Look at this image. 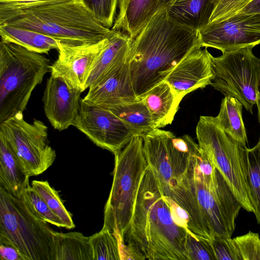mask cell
Here are the masks:
<instances>
[{"mask_svg":"<svg viewBox=\"0 0 260 260\" xmlns=\"http://www.w3.org/2000/svg\"><path fill=\"white\" fill-rule=\"evenodd\" d=\"M197 46L198 30L175 21L161 8L132 41L129 63L137 98L165 81Z\"/></svg>","mask_w":260,"mask_h":260,"instance_id":"1","label":"cell"},{"mask_svg":"<svg viewBox=\"0 0 260 260\" xmlns=\"http://www.w3.org/2000/svg\"><path fill=\"white\" fill-rule=\"evenodd\" d=\"M187 232L174 221L170 205L149 166L140 185L124 242L143 259L188 260Z\"/></svg>","mask_w":260,"mask_h":260,"instance_id":"2","label":"cell"},{"mask_svg":"<svg viewBox=\"0 0 260 260\" xmlns=\"http://www.w3.org/2000/svg\"><path fill=\"white\" fill-rule=\"evenodd\" d=\"M148 164L153 171L164 196L189 215L194 236L211 240L213 236L198 203L194 183L195 151L198 145L189 136V150L183 152L174 145V134L160 128L143 135Z\"/></svg>","mask_w":260,"mask_h":260,"instance_id":"3","label":"cell"},{"mask_svg":"<svg viewBox=\"0 0 260 260\" xmlns=\"http://www.w3.org/2000/svg\"><path fill=\"white\" fill-rule=\"evenodd\" d=\"M6 23L38 31L70 45L99 42L111 29L99 22L79 0L30 9Z\"/></svg>","mask_w":260,"mask_h":260,"instance_id":"4","label":"cell"},{"mask_svg":"<svg viewBox=\"0 0 260 260\" xmlns=\"http://www.w3.org/2000/svg\"><path fill=\"white\" fill-rule=\"evenodd\" d=\"M50 66V60L42 54L1 41L0 122L23 113Z\"/></svg>","mask_w":260,"mask_h":260,"instance_id":"5","label":"cell"},{"mask_svg":"<svg viewBox=\"0 0 260 260\" xmlns=\"http://www.w3.org/2000/svg\"><path fill=\"white\" fill-rule=\"evenodd\" d=\"M113 182L104 212V224L123 239L132 220L143 177L149 167L141 135L135 136L114 154Z\"/></svg>","mask_w":260,"mask_h":260,"instance_id":"6","label":"cell"},{"mask_svg":"<svg viewBox=\"0 0 260 260\" xmlns=\"http://www.w3.org/2000/svg\"><path fill=\"white\" fill-rule=\"evenodd\" d=\"M53 231L25 201L0 186V243L10 245L23 260H53Z\"/></svg>","mask_w":260,"mask_h":260,"instance_id":"7","label":"cell"},{"mask_svg":"<svg viewBox=\"0 0 260 260\" xmlns=\"http://www.w3.org/2000/svg\"><path fill=\"white\" fill-rule=\"evenodd\" d=\"M196 133L200 148L219 172L242 208L253 212L248 183L246 145L225 132L216 117L201 116Z\"/></svg>","mask_w":260,"mask_h":260,"instance_id":"8","label":"cell"},{"mask_svg":"<svg viewBox=\"0 0 260 260\" xmlns=\"http://www.w3.org/2000/svg\"><path fill=\"white\" fill-rule=\"evenodd\" d=\"M252 47L222 52L211 56L214 77L210 85L225 96L238 100L252 114L253 107L260 99V59Z\"/></svg>","mask_w":260,"mask_h":260,"instance_id":"9","label":"cell"},{"mask_svg":"<svg viewBox=\"0 0 260 260\" xmlns=\"http://www.w3.org/2000/svg\"><path fill=\"white\" fill-rule=\"evenodd\" d=\"M0 133L29 177L42 174L53 164L56 152L49 145L48 127L43 121L34 119L28 123L20 112L0 122Z\"/></svg>","mask_w":260,"mask_h":260,"instance_id":"10","label":"cell"},{"mask_svg":"<svg viewBox=\"0 0 260 260\" xmlns=\"http://www.w3.org/2000/svg\"><path fill=\"white\" fill-rule=\"evenodd\" d=\"M217 174L218 184L214 186L206 182L194 169L196 196L213 238L231 237L242 206L218 170Z\"/></svg>","mask_w":260,"mask_h":260,"instance_id":"11","label":"cell"},{"mask_svg":"<svg viewBox=\"0 0 260 260\" xmlns=\"http://www.w3.org/2000/svg\"><path fill=\"white\" fill-rule=\"evenodd\" d=\"M73 126L96 145L114 154L137 135L110 110L87 104L82 99Z\"/></svg>","mask_w":260,"mask_h":260,"instance_id":"12","label":"cell"},{"mask_svg":"<svg viewBox=\"0 0 260 260\" xmlns=\"http://www.w3.org/2000/svg\"><path fill=\"white\" fill-rule=\"evenodd\" d=\"M199 44L222 52L254 47L260 44V14L238 13L198 30Z\"/></svg>","mask_w":260,"mask_h":260,"instance_id":"13","label":"cell"},{"mask_svg":"<svg viewBox=\"0 0 260 260\" xmlns=\"http://www.w3.org/2000/svg\"><path fill=\"white\" fill-rule=\"evenodd\" d=\"M107 42V36L95 43L70 45L58 42V56L50 66L51 75L61 78L82 92L92 68Z\"/></svg>","mask_w":260,"mask_h":260,"instance_id":"14","label":"cell"},{"mask_svg":"<svg viewBox=\"0 0 260 260\" xmlns=\"http://www.w3.org/2000/svg\"><path fill=\"white\" fill-rule=\"evenodd\" d=\"M82 92L60 77L51 75L47 79L42 100L46 116L54 129L61 131L74 125Z\"/></svg>","mask_w":260,"mask_h":260,"instance_id":"15","label":"cell"},{"mask_svg":"<svg viewBox=\"0 0 260 260\" xmlns=\"http://www.w3.org/2000/svg\"><path fill=\"white\" fill-rule=\"evenodd\" d=\"M194 48L176 66L166 80L180 98L211 84L214 77L212 55L205 48Z\"/></svg>","mask_w":260,"mask_h":260,"instance_id":"16","label":"cell"},{"mask_svg":"<svg viewBox=\"0 0 260 260\" xmlns=\"http://www.w3.org/2000/svg\"><path fill=\"white\" fill-rule=\"evenodd\" d=\"M131 75L129 58L105 79L89 88L82 99L85 103L107 108L137 100Z\"/></svg>","mask_w":260,"mask_h":260,"instance_id":"17","label":"cell"},{"mask_svg":"<svg viewBox=\"0 0 260 260\" xmlns=\"http://www.w3.org/2000/svg\"><path fill=\"white\" fill-rule=\"evenodd\" d=\"M132 41L126 34L110 29L107 43L90 72L86 89L100 83L128 60Z\"/></svg>","mask_w":260,"mask_h":260,"instance_id":"18","label":"cell"},{"mask_svg":"<svg viewBox=\"0 0 260 260\" xmlns=\"http://www.w3.org/2000/svg\"><path fill=\"white\" fill-rule=\"evenodd\" d=\"M165 6V0H119L118 13L111 29L133 40Z\"/></svg>","mask_w":260,"mask_h":260,"instance_id":"19","label":"cell"},{"mask_svg":"<svg viewBox=\"0 0 260 260\" xmlns=\"http://www.w3.org/2000/svg\"><path fill=\"white\" fill-rule=\"evenodd\" d=\"M139 99L148 108L154 128L172 123L182 100L166 81L156 85Z\"/></svg>","mask_w":260,"mask_h":260,"instance_id":"20","label":"cell"},{"mask_svg":"<svg viewBox=\"0 0 260 260\" xmlns=\"http://www.w3.org/2000/svg\"><path fill=\"white\" fill-rule=\"evenodd\" d=\"M29 178L14 151L0 133V186L19 197L29 184Z\"/></svg>","mask_w":260,"mask_h":260,"instance_id":"21","label":"cell"},{"mask_svg":"<svg viewBox=\"0 0 260 260\" xmlns=\"http://www.w3.org/2000/svg\"><path fill=\"white\" fill-rule=\"evenodd\" d=\"M214 0H173L165 6L170 17L178 23L199 30L207 26Z\"/></svg>","mask_w":260,"mask_h":260,"instance_id":"22","label":"cell"},{"mask_svg":"<svg viewBox=\"0 0 260 260\" xmlns=\"http://www.w3.org/2000/svg\"><path fill=\"white\" fill-rule=\"evenodd\" d=\"M1 40L19 45L30 51L48 54L52 49H58L59 41L43 34L11 25L0 24Z\"/></svg>","mask_w":260,"mask_h":260,"instance_id":"23","label":"cell"},{"mask_svg":"<svg viewBox=\"0 0 260 260\" xmlns=\"http://www.w3.org/2000/svg\"><path fill=\"white\" fill-rule=\"evenodd\" d=\"M53 260H93L89 237L77 232L54 231Z\"/></svg>","mask_w":260,"mask_h":260,"instance_id":"24","label":"cell"},{"mask_svg":"<svg viewBox=\"0 0 260 260\" xmlns=\"http://www.w3.org/2000/svg\"><path fill=\"white\" fill-rule=\"evenodd\" d=\"M105 109L113 112L137 135L142 136L154 129L150 113L140 99Z\"/></svg>","mask_w":260,"mask_h":260,"instance_id":"25","label":"cell"},{"mask_svg":"<svg viewBox=\"0 0 260 260\" xmlns=\"http://www.w3.org/2000/svg\"><path fill=\"white\" fill-rule=\"evenodd\" d=\"M242 108L243 105L236 98L225 96L216 118L225 132L246 145L248 139L242 118Z\"/></svg>","mask_w":260,"mask_h":260,"instance_id":"26","label":"cell"},{"mask_svg":"<svg viewBox=\"0 0 260 260\" xmlns=\"http://www.w3.org/2000/svg\"><path fill=\"white\" fill-rule=\"evenodd\" d=\"M93 260H121L122 242L118 237L109 229L102 230L89 237Z\"/></svg>","mask_w":260,"mask_h":260,"instance_id":"27","label":"cell"},{"mask_svg":"<svg viewBox=\"0 0 260 260\" xmlns=\"http://www.w3.org/2000/svg\"><path fill=\"white\" fill-rule=\"evenodd\" d=\"M31 186L42 197L50 210L59 218L63 228L69 230L75 228L72 215L64 206L58 191L51 186L46 180H33Z\"/></svg>","mask_w":260,"mask_h":260,"instance_id":"28","label":"cell"},{"mask_svg":"<svg viewBox=\"0 0 260 260\" xmlns=\"http://www.w3.org/2000/svg\"><path fill=\"white\" fill-rule=\"evenodd\" d=\"M247 178L253 213L260 224V139L252 148H248Z\"/></svg>","mask_w":260,"mask_h":260,"instance_id":"29","label":"cell"},{"mask_svg":"<svg viewBox=\"0 0 260 260\" xmlns=\"http://www.w3.org/2000/svg\"><path fill=\"white\" fill-rule=\"evenodd\" d=\"M86 10L104 26L112 28L119 0H79Z\"/></svg>","mask_w":260,"mask_h":260,"instance_id":"30","label":"cell"},{"mask_svg":"<svg viewBox=\"0 0 260 260\" xmlns=\"http://www.w3.org/2000/svg\"><path fill=\"white\" fill-rule=\"evenodd\" d=\"M66 1L0 0V24L16 18L25 10Z\"/></svg>","mask_w":260,"mask_h":260,"instance_id":"31","label":"cell"},{"mask_svg":"<svg viewBox=\"0 0 260 260\" xmlns=\"http://www.w3.org/2000/svg\"><path fill=\"white\" fill-rule=\"evenodd\" d=\"M24 199L32 212L48 223L63 228L59 218L49 208L42 197L29 184L22 193Z\"/></svg>","mask_w":260,"mask_h":260,"instance_id":"32","label":"cell"},{"mask_svg":"<svg viewBox=\"0 0 260 260\" xmlns=\"http://www.w3.org/2000/svg\"><path fill=\"white\" fill-rule=\"evenodd\" d=\"M185 247L188 260H216L211 240L198 238L188 232Z\"/></svg>","mask_w":260,"mask_h":260,"instance_id":"33","label":"cell"},{"mask_svg":"<svg viewBox=\"0 0 260 260\" xmlns=\"http://www.w3.org/2000/svg\"><path fill=\"white\" fill-rule=\"evenodd\" d=\"M233 239L241 260H260V238L257 233L249 231Z\"/></svg>","mask_w":260,"mask_h":260,"instance_id":"34","label":"cell"},{"mask_svg":"<svg viewBox=\"0 0 260 260\" xmlns=\"http://www.w3.org/2000/svg\"><path fill=\"white\" fill-rule=\"evenodd\" d=\"M253 0H214L209 23L223 20L238 13Z\"/></svg>","mask_w":260,"mask_h":260,"instance_id":"35","label":"cell"},{"mask_svg":"<svg viewBox=\"0 0 260 260\" xmlns=\"http://www.w3.org/2000/svg\"><path fill=\"white\" fill-rule=\"evenodd\" d=\"M216 260H241L239 251L233 239L215 237L211 240Z\"/></svg>","mask_w":260,"mask_h":260,"instance_id":"36","label":"cell"},{"mask_svg":"<svg viewBox=\"0 0 260 260\" xmlns=\"http://www.w3.org/2000/svg\"><path fill=\"white\" fill-rule=\"evenodd\" d=\"M166 198L170 205L174 221L178 225L185 228L188 232L194 236V228L187 212L171 199L167 197Z\"/></svg>","mask_w":260,"mask_h":260,"instance_id":"37","label":"cell"},{"mask_svg":"<svg viewBox=\"0 0 260 260\" xmlns=\"http://www.w3.org/2000/svg\"><path fill=\"white\" fill-rule=\"evenodd\" d=\"M1 260H23L19 251L13 246L0 243Z\"/></svg>","mask_w":260,"mask_h":260,"instance_id":"38","label":"cell"},{"mask_svg":"<svg viewBox=\"0 0 260 260\" xmlns=\"http://www.w3.org/2000/svg\"><path fill=\"white\" fill-rule=\"evenodd\" d=\"M239 13L246 14H260V0H253Z\"/></svg>","mask_w":260,"mask_h":260,"instance_id":"39","label":"cell"},{"mask_svg":"<svg viewBox=\"0 0 260 260\" xmlns=\"http://www.w3.org/2000/svg\"><path fill=\"white\" fill-rule=\"evenodd\" d=\"M257 109H258V118L259 122L260 123V99H259L258 105L257 106Z\"/></svg>","mask_w":260,"mask_h":260,"instance_id":"40","label":"cell"},{"mask_svg":"<svg viewBox=\"0 0 260 260\" xmlns=\"http://www.w3.org/2000/svg\"><path fill=\"white\" fill-rule=\"evenodd\" d=\"M173 0H165L166 4H168Z\"/></svg>","mask_w":260,"mask_h":260,"instance_id":"41","label":"cell"}]
</instances>
